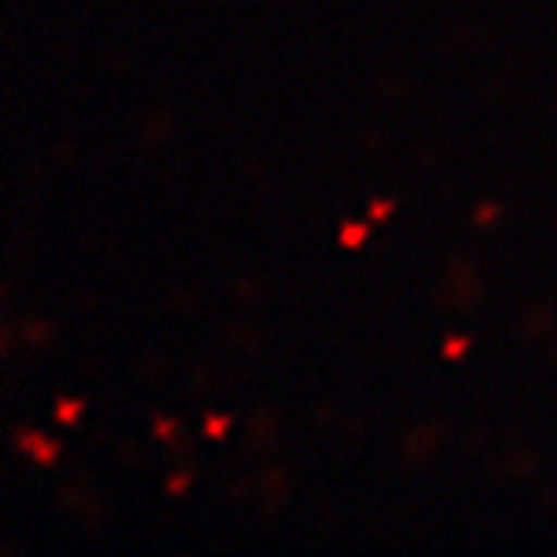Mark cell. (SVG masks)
Wrapping results in <instances>:
<instances>
[{
  "label": "cell",
  "instance_id": "cell-1",
  "mask_svg": "<svg viewBox=\"0 0 557 557\" xmlns=\"http://www.w3.org/2000/svg\"><path fill=\"white\" fill-rule=\"evenodd\" d=\"M343 238H346V243H349V246H356V243H363V228H360V225H352V228H346V235H343Z\"/></svg>",
  "mask_w": 557,
  "mask_h": 557
},
{
  "label": "cell",
  "instance_id": "cell-2",
  "mask_svg": "<svg viewBox=\"0 0 557 557\" xmlns=\"http://www.w3.org/2000/svg\"><path fill=\"white\" fill-rule=\"evenodd\" d=\"M222 423H225V420H212V423H209V430H212V433H222Z\"/></svg>",
  "mask_w": 557,
  "mask_h": 557
}]
</instances>
